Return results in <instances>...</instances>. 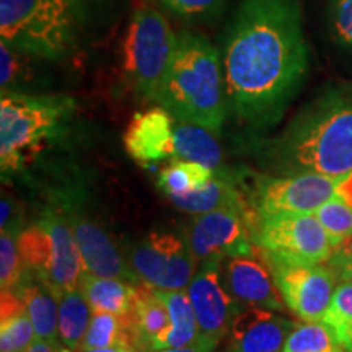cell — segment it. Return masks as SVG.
<instances>
[{"instance_id":"cell-1","label":"cell","mask_w":352,"mask_h":352,"mask_svg":"<svg viewBox=\"0 0 352 352\" xmlns=\"http://www.w3.org/2000/svg\"><path fill=\"white\" fill-rule=\"evenodd\" d=\"M220 57L230 111L250 126L276 124L308 70L300 0H240Z\"/></svg>"},{"instance_id":"cell-2","label":"cell","mask_w":352,"mask_h":352,"mask_svg":"<svg viewBox=\"0 0 352 352\" xmlns=\"http://www.w3.org/2000/svg\"><path fill=\"white\" fill-rule=\"evenodd\" d=\"M267 160L287 175L352 173V83L324 88L267 147Z\"/></svg>"},{"instance_id":"cell-3","label":"cell","mask_w":352,"mask_h":352,"mask_svg":"<svg viewBox=\"0 0 352 352\" xmlns=\"http://www.w3.org/2000/svg\"><path fill=\"white\" fill-rule=\"evenodd\" d=\"M157 103L175 120L219 134L227 116L222 57L204 34L184 30Z\"/></svg>"},{"instance_id":"cell-4","label":"cell","mask_w":352,"mask_h":352,"mask_svg":"<svg viewBox=\"0 0 352 352\" xmlns=\"http://www.w3.org/2000/svg\"><path fill=\"white\" fill-rule=\"evenodd\" d=\"M90 0H0L2 43L43 60L76 50Z\"/></svg>"},{"instance_id":"cell-5","label":"cell","mask_w":352,"mask_h":352,"mask_svg":"<svg viewBox=\"0 0 352 352\" xmlns=\"http://www.w3.org/2000/svg\"><path fill=\"white\" fill-rule=\"evenodd\" d=\"M74 100L64 95L2 91L0 96V168L16 173L64 131L72 118Z\"/></svg>"},{"instance_id":"cell-6","label":"cell","mask_w":352,"mask_h":352,"mask_svg":"<svg viewBox=\"0 0 352 352\" xmlns=\"http://www.w3.org/2000/svg\"><path fill=\"white\" fill-rule=\"evenodd\" d=\"M176 44L178 34L157 8H135L124 38V72L140 96L157 101Z\"/></svg>"},{"instance_id":"cell-7","label":"cell","mask_w":352,"mask_h":352,"mask_svg":"<svg viewBox=\"0 0 352 352\" xmlns=\"http://www.w3.org/2000/svg\"><path fill=\"white\" fill-rule=\"evenodd\" d=\"M261 222L254 209L222 208L195 215L186 230V243L197 264L223 261L248 253L256 245Z\"/></svg>"},{"instance_id":"cell-8","label":"cell","mask_w":352,"mask_h":352,"mask_svg":"<svg viewBox=\"0 0 352 352\" xmlns=\"http://www.w3.org/2000/svg\"><path fill=\"white\" fill-rule=\"evenodd\" d=\"M256 243L270 256L297 264H321L331 258L334 245L315 214H280L263 217Z\"/></svg>"},{"instance_id":"cell-9","label":"cell","mask_w":352,"mask_h":352,"mask_svg":"<svg viewBox=\"0 0 352 352\" xmlns=\"http://www.w3.org/2000/svg\"><path fill=\"white\" fill-rule=\"evenodd\" d=\"M127 263L140 283L158 290H186L197 266L186 239L168 232H152L132 246Z\"/></svg>"},{"instance_id":"cell-10","label":"cell","mask_w":352,"mask_h":352,"mask_svg":"<svg viewBox=\"0 0 352 352\" xmlns=\"http://www.w3.org/2000/svg\"><path fill=\"white\" fill-rule=\"evenodd\" d=\"M340 178L320 173L259 176L252 199L254 210L261 219L280 214H315L336 195Z\"/></svg>"},{"instance_id":"cell-11","label":"cell","mask_w":352,"mask_h":352,"mask_svg":"<svg viewBox=\"0 0 352 352\" xmlns=\"http://www.w3.org/2000/svg\"><path fill=\"white\" fill-rule=\"evenodd\" d=\"M270 258L277 287L292 314L303 321H323L338 287V276L331 267L328 264H297Z\"/></svg>"},{"instance_id":"cell-12","label":"cell","mask_w":352,"mask_h":352,"mask_svg":"<svg viewBox=\"0 0 352 352\" xmlns=\"http://www.w3.org/2000/svg\"><path fill=\"white\" fill-rule=\"evenodd\" d=\"M222 280L241 308L261 307L284 310L285 302L277 287L271 258L258 243L248 253L226 258L220 263Z\"/></svg>"},{"instance_id":"cell-13","label":"cell","mask_w":352,"mask_h":352,"mask_svg":"<svg viewBox=\"0 0 352 352\" xmlns=\"http://www.w3.org/2000/svg\"><path fill=\"white\" fill-rule=\"evenodd\" d=\"M220 263L222 261L199 264L201 267L186 289L195 308L201 338L217 344L227 333H230L233 320L241 310L223 284Z\"/></svg>"},{"instance_id":"cell-14","label":"cell","mask_w":352,"mask_h":352,"mask_svg":"<svg viewBox=\"0 0 352 352\" xmlns=\"http://www.w3.org/2000/svg\"><path fill=\"white\" fill-rule=\"evenodd\" d=\"M67 219L80 252L83 271L98 277H118L127 283H140L103 228L80 214L69 212Z\"/></svg>"},{"instance_id":"cell-15","label":"cell","mask_w":352,"mask_h":352,"mask_svg":"<svg viewBox=\"0 0 352 352\" xmlns=\"http://www.w3.org/2000/svg\"><path fill=\"white\" fill-rule=\"evenodd\" d=\"M39 222L51 239V263L43 283L59 297L69 290L80 287L83 274L82 256L67 214L46 212Z\"/></svg>"},{"instance_id":"cell-16","label":"cell","mask_w":352,"mask_h":352,"mask_svg":"<svg viewBox=\"0 0 352 352\" xmlns=\"http://www.w3.org/2000/svg\"><path fill=\"white\" fill-rule=\"evenodd\" d=\"M175 118L164 107L135 113L124 132L126 152L140 165L175 158Z\"/></svg>"},{"instance_id":"cell-17","label":"cell","mask_w":352,"mask_h":352,"mask_svg":"<svg viewBox=\"0 0 352 352\" xmlns=\"http://www.w3.org/2000/svg\"><path fill=\"white\" fill-rule=\"evenodd\" d=\"M272 311L261 307L241 308L230 327L233 352H283L297 324Z\"/></svg>"},{"instance_id":"cell-18","label":"cell","mask_w":352,"mask_h":352,"mask_svg":"<svg viewBox=\"0 0 352 352\" xmlns=\"http://www.w3.org/2000/svg\"><path fill=\"white\" fill-rule=\"evenodd\" d=\"M131 320L142 352L160 349L162 341L170 329V314L157 289L145 283L138 284Z\"/></svg>"},{"instance_id":"cell-19","label":"cell","mask_w":352,"mask_h":352,"mask_svg":"<svg viewBox=\"0 0 352 352\" xmlns=\"http://www.w3.org/2000/svg\"><path fill=\"white\" fill-rule=\"evenodd\" d=\"M15 290L23 298L36 338L59 341V297L30 271Z\"/></svg>"},{"instance_id":"cell-20","label":"cell","mask_w":352,"mask_h":352,"mask_svg":"<svg viewBox=\"0 0 352 352\" xmlns=\"http://www.w3.org/2000/svg\"><path fill=\"white\" fill-rule=\"evenodd\" d=\"M170 201L176 208L191 215L206 214L222 208L254 209L253 201L245 199L236 182H233L228 173L220 171H215L212 179L206 186L188 195L170 197Z\"/></svg>"},{"instance_id":"cell-21","label":"cell","mask_w":352,"mask_h":352,"mask_svg":"<svg viewBox=\"0 0 352 352\" xmlns=\"http://www.w3.org/2000/svg\"><path fill=\"white\" fill-rule=\"evenodd\" d=\"M138 284L127 283L118 277H98L85 271L80 279V289L85 294L94 314L101 311V314H113L124 318L132 316Z\"/></svg>"},{"instance_id":"cell-22","label":"cell","mask_w":352,"mask_h":352,"mask_svg":"<svg viewBox=\"0 0 352 352\" xmlns=\"http://www.w3.org/2000/svg\"><path fill=\"white\" fill-rule=\"evenodd\" d=\"M175 158L197 162L219 171L222 166V147L215 132L186 121H173Z\"/></svg>"},{"instance_id":"cell-23","label":"cell","mask_w":352,"mask_h":352,"mask_svg":"<svg viewBox=\"0 0 352 352\" xmlns=\"http://www.w3.org/2000/svg\"><path fill=\"white\" fill-rule=\"evenodd\" d=\"M170 314V329L162 341L160 349L195 344L201 340L195 308L189 300L188 290H158ZM158 349V351H160Z\"/></svg>"},{"instance_id":"cell-24","label":"cell","mask_w":352,"mask_h":352,"mask_svg":"<svg viewBox=\"0 0 352 352\" xmlns=\"http://www.w3.org/2000/svg\"><path fill=\"white\" fill-rule=\"evenodd\" d=\"M91 316L94 310L80 287L59 296V341L67 349L82 351Z\"/></svg>"},{"instance_id":"cell-25","label":"cell","mask_w":352,"mask_h":352,"mask_svg":"<svg viewBox=\"0 0 352 352\" xmlns=\"http://www.w3.org/2000/svg\"><path fill=\"white\" fill-rule=\"evenodd\" d=\"M129 346L142 352L140 349L138 336L132 328V320L118 316L113 314H94L90 321V327L85 334V340L82 342V351H96L107 349V347Z\"/></svg>"},{"instance_id":"cell-26","label":"cell","mask_w":352,"mask_h":352,"mask_svg":"<svg viewBox=\"0 0 352 352\" xmlns=\"http://www.w3.org/2000/svg\"><path fill=\"white\" fill-rule=\"evenodd\" d=\"M215 171L197 162L173 158L168 166L158 173V188L168 197L197 191L212 179Z\"/></svg>"},{"instance_id":"cell-27","label":"cell","mask_w":352,"mask_h":352,"mask_svg":"<svg viewBox=\"0 0 352 352\" xmlns=\"http://www.w3.org/2000/svg\"><path fill=\"white\" fill-rule=\"evenodd\" d=\"M283 352H344L324 321H305L289 334Z\"/></svg>"},{"instance_id":"cell-28","label":"cell","mask_w":352,"mask_h":352,"mask_svg":"<svg viewBox=\"0 0 352 352\" xmlns=\"http://www.w3.org/2000/svg\"><path fill=\"white\" fill-rule=\"evenodd\" d=\"M38 57L0 43V87L2 91H21L33 83L36 72L33 63Z\"/></svg>"},{"instance_id":"cell-29","label":"cell","mask_w":352,"mask_h":352,"mask_svg":"<svg viewBox=\"0 0 352 352\" xmlns=\"http://www.w3.org/2000/svg\"><path fill=\"white\" fill-rule=\"evenodd\" d=\"M323 321L333 329L344 351L352 352V280H344L334 290Z\"/></svg>"},{"instance_id":"cell-30","label":"cell","mask_w":352,"mask_h":352,"mask_svg":"<svg viewBox=\"0 0 352 352\" xmlns=\"http://www.w3.org/2000/svg\"><path fill=\"white\" fill-rule=\"evenodd\" d=\"M320 223L327 230L333 245H340L352 235V206L334 195L315 212Z\"/></svg>"},{"instance_id":"cell-31","label":"cell","mask_w":352,"mask_h":352,"mask_svg":"<svg viewBox=\"0 0 352 352\" xmlns=\"http://www.w3.org/2000/svg\"><path fill=\"white\" fill-rule=\"evenodd\" d=\"M15 235L19 233L12 230H2L0 233V289L2 290L19 287L26 272Z\"/></svg>"},{"instance_id":"cell-32","label":"cell","mask_w":352,"mask_h":352,"mask_svg":"<svg viewBox=\"0 0 352 352\" xmlns=\"http://www.w3.org/2000/svg\"><path fill=\"white\" fill-rule=\"evenodd\" d=\"M34 340L36 333L26 310L10 320L0 321V352H25Z\"/></svg>"},{"instance_id":"cell-33","label":"cell","mask_w":352,"mask_h":352,"mask_svg":"<svg viewBox=\"0 0 352 352\" xmlns=\"http://www.w3.org/2000/svg\"><path fill=\"white\" fill-rule=\"evenodd\" d=\"M327 20L334 43L352 51V0H327Z\"/></svg>"},{"instance_id":"cell-34","label":"cell","mask_w":352,"mask_h":352,"mask_svg":"<svg viewBox=\"0 0 352 352\" xmlns=\"http://www.w3.org/2000/svg\"><path fill=\"white\" fill-rule=\"evenodd\" d=\"M157 2L179 19L195 21L208 19L223 6L226 0H157Z\"/></svg>"},{"instance_id":"cell-35","label":"cell","mask_w":352,"mask_h":352,"mask_svg":"<svg viewBox=\"0 0 352 352\" xmlns=\"http://www.w3.org/2000/svg\"><path fill=\"white\" fill-rule=\"evenodd\" d=\"M327 264L334 271L338 279H341V283L352 280V235L347 236L342 243L334 246L331 258Z\"/></svg>"},{"instance_id":"cell-36","label":"cell","mask_w":352,"mask_h":352,"mask_svg":"<svg viewBox=\"0 0 352 352\" xmlns=\"http://www.w3.org/2000/svg\"><path fill=\"white\" fill-rule=\"evenodd\" d=\"M0 208H2V214H0V228L2 230H12L15 232V227H20L19 222H15V217H20V212H16L15 204H13L12 197L2 196V202H0Z\"/></svg>"},{"instance_id":"cell-37","label":"cell","mask_w":352,"mask_h":352,"mask_svg":"<svg viewBox=\"0 0 352 352\" xmlns=\"http://www.w3.org/2000/svg\"><path fill=\"white\" fill-rule=\"evenodd\" d=\"M215 347H217V342L201 338V340L196 341L195 344L183 346V347H170V349H160V351H152V352H214Z\"/></svg>"},{"instance_id":"cell-38","label":"cell","mask_w":352,"mask_h":352,"mask_svg":"<svg viewBox=\"0 0 352 352\" xmlns=\"http://www.w3.org/2000/svg\"><path fill=\"white\" fill-rule=\"evenodd\" d=\"M25 352H74L65 347L60 341H47V340H36Z\"/></svg>"},{"instance_id":"cell-39","label":"cell","mask_w":352,"mask_h":352,"mask_svg":"<svg viewBox=\"0 0 352 352\" xmlns=\"http://www.w3.org/2000/svg\"><path fill=\"white\" fill-rule=\"evenodd\" d=\"M336 196L344 199L347 204L352 206V173L341 176L336 184Z\"/></svg>"},{"instance_id":"cell-40","label":"cell","mask_w":352,"mask_h":352,"mask_svg":"<svg viewBox=\"0 0 352 352\" xmlns=\"http://www.w3.org/2000/svg\"><path fill=\"white\" fill-rule=\"evenodd\" d=\"M88 352H139V351L129 346H116V347H107V349H96V351H88Z\"/></svg>"}]
</instances>
